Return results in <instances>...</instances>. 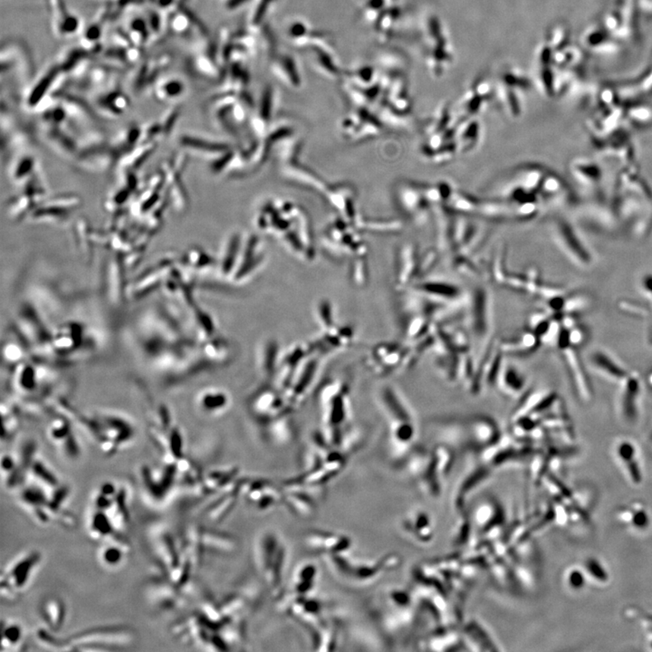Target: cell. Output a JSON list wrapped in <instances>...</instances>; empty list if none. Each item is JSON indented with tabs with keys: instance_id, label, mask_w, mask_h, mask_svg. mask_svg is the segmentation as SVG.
<instances>
[{
	"instance_id": "8",
	"label": "cell",
	"mask_w": 652,
	"mask_h": 652,
	"mask_svg": "<svg viewBox=\"0 0 652 652\" xmlns=\"http://www.w3.org/2000/svg\"><path fill=\"white\" fill-rule=\"evenodd\" d=\"M39 560L40 556L37 553H31L26 558L21 560L11 570L8 576L9 580L8 579L7 582L9 584L12 582L15 589L23 588L28 582V579H30L31 572L33 571L35 566L37 565ZM2 580H5V579L2 578Z\"/></svg>"
},
{
	"instance_id": "3",
	"label": "cell",
	"mask_w": 652,
	"mask_h": 652,
	"mask_svg": "<svg viewBox=\"0 0 652 652\" xmlns=\"http://www.w3.org/2000/svg\"><path fill=\"white\" fill-rule=\"evenodd\" d=\"M620 396V413L627 424L637 422L639 415V399L641 384L639 376L632 373L622 382Z\"/></svg>"
},
{
	"instance_id": "19",
	"label": "cell",
	"mask_w": 652,
	"mask_h": 652,
	"mask_svg": "<svg viewBox=\"0 0 652 652\" xmlns=\"http://www.w3.org/2000/svg\"><path fill=\"white\" fill-rule=\"evenodd\" d=\"M123 553L119 546L107 547L103 553L104 561L109 565H118L122 561Z\"/></svg>"
},
{
	"instance_id": "18",
	"label": "cell",
	"mask_w": 652,
	"mask_h": 652,
	"mask_svg": "<svg viewBox=\"0 0 652 652\" xmlns=\"http://www.w3.org/2000/svg\"><path fill=\"white\" fill-rule=\"evenodd\" d=\"M21 637V628L17 625H8L2 629V645L14 646L18 644Z\"/></svg>"
},
{
	"instance_id": "7",
	"label": "cell",
	"mask_w": 652,
	"mask_h": 652,
	"mask_svg": "<svg viewBox=\"0 0 652 652\" xmlns=\"http://www.w3.org/2000/svg\"><path fill=\"white\" fill-rule=\"evenodd\" d=\"M590 361L594 368L606 376L610 381L619 382L620 384L628 377L629 373L625 371V369L606 353L597 351L591 353Z\"/></svg>"
},
{
	"instance_id": "5",
	"label": "cell",
	"mask_w": 652,
	"mask_h": 652,
	"mask_svg": "<svg viewBox=\"0 0 652 652\" xmlns=\"http://www.w3.org/2000/svg\"><path fill=\"white\" fill-rule=\"evenodd\" d=\"M616 457L625 468L629 480L635 485L642 481L641 463L639 460V451L634 443L629 439H622L615 449Z\"/></svg>"
},
{
	"instance_id": "21",
	"label": "cell",
	"mask_w": 652,
	"mask_h": 652,
	"mask_svg": "<svg viewBox=\"0 0 652 652\" xmlns=\"http://www.w3.org/2000/svg\"><path fill=\"white\" fill-rule=\"evenodd\" d=\"M585 332L584 329L576 325L574 327L569 329L570 344L572 346L577 347L581 346L585 340Z\"/></svg>"
},
{
	"instance_id": "27",
	"label": "cell",
	"mask_w": 652,
	"mask_h": 652,
	"mask_svg": "<svg viewBox=\"0 0 652 652\" xmlns=\"http://www.w3.org/2000/svg\"><path fill=\"white\" fill-rule=\"evenodd\" d=\"M248 1V0H229L227 2V7L230 9L237 8L239 6L242 5L243 3Z\"/></svg>"
},
{
	"instance_id": "23",
	"label": "cell",
	"mask_w": 652,
	"mask_h": 652,
	"mask_svg": "<svg viewBox=\"0 0 652 652\" xmlns=\"http://www.w3.org/2000/svg\"><path fill=\"white\" fill-rule=\"evenodd\" d=\"M275 0H261L258 6V9L255 12V17L253 18V23L258 25L261 23L263 18H264L265 13H267V9L269 8V6L273 3Z\"/></svg>"
},
{
	"instance_id": "11",
	"label": "cell",
	"mask_w": 652,
	"mask_h": 652,
	"mask_svg": "<svg viewBox=\"0 0 652 652\" xmlns=\"http://www.w3.org/2000/svg\"><path fill=\"white\" fill-rule=\"evenodd\" d=\"M632 508L622 511L620 517L623 521H625V523L632 525L633 527L637 529H645L651 523L647 510L639 506H632Z\"/></svg>"
},
{
	"instance_id": "16",
	"label": "cell",
	"mask_w": 652,
	"mask_h": 652,
	"mask_svg": "<svg viewBox=\"0 0 652 652\" xmlns=\"http://www.w3.org/2000/svg\"><path fill=\"white\" fill-rule=\"evenodd\" d=\"M22 499L27 505L33 506L35 509L45 508V506L49 504V499H46L45 494L41 491L39 489L33 487L24 490L23 494H22Z\"/></svg>"
},
{
	"instance_id": "13",
	"label": "cell",
	"mask_w": 652,
	"mask_h": 652,
	"mask_svg": "<svg viewBox=\"0 0 652 652\" xmlns=\"http://www.w3.org/2000/svg\"><path fill=\"white\" fill-rule=\"evenodd\" d=\"M92 530L97 536L102 537H111L115 533V528H113L108 515L102 510H98L94 515L93 519H92Z\"/></svg>"
},
{
	"instance_id": "4",
	"label": "cell",
	"mask_w": 652,
	"mask_h": 652,
	"mask_svg": "<svg viewBox=\"0 0 652 652\" xmlns=\"http://www.w3.org/2000/svg\"><path fill=\"white\" fill-rule=\"evenodd\" d=\"M47 434L53 443L59 445L68 457L77 458L80 454V448L73 432L70 422L64 416L55 418L47 427Z\"/></svg>"
},
{
	"instance_id": "26",
	"label": "cell",
	"mask_w": 652,
	"mask_h": 652,
	"mask_svg": "<svg viewBox=\"0 0 652 652\" xmlns=\"http://www.w3.org/2000/svg\"><path fill=\"white\" fill-rule=\"evenodd\" d=\"M642 288L647 296H651L650 299H652V275L644 277L642 280Z\"/></svg>"
},
{
	"instance_id": "2",
	"label": "cell",
	"mask_w": 652,
	"mask_h": 652,
	"mask_svg": "<svg viewBox=\"0 0 652 652\" xmlns=\"http://www.w3.org/2000/svg\"><path fill=\"white\" fill-rule=\"evenodd\" d=\"M496 80L498 83L496 87L499 96H502L503 100L506 101V104L509 103L512 113H517L519 106L518 92L528 89L530 87V82L521 72L514 68H505L499 73Z\"/></svg>"
},
{
	"instance_id": "6",
	"label": "cell",
	"mask_w": 652,
	"mask_h": 652,
	"mask_svg": "<svg viewBox=\"0 0 652 652\" xmlns=\"http://www.w3.org/2000/svg\"><path fill=\"white\" fill-rule=\"evenodd\" d=\"M575 349V347L570 344V346L563 348L562 350L565 353L566 365H568L570 375L572 376L575 390L577 391L579 396L582 398V400L587 401L591 397L590 384H589L587 375L584 371V367L582 365L581 361L579 359Z\"/></svg>"
},
{
	"instance_id": "22",
	"label": "cell",
	"mask_w": 652,
	"mask_h": 652,
	"mask_svg": "<svg viewBox=\"0 0 652 652\" xmlns=\"http://www.w3.org/2000/svg\"><path fill=\"white\" fill-rule=\"evenodd\" d=\"M620 307H622L623 311L632 313V315L642 316V318H644V316L648 315L647 309H646L645 307L639 305V303L637 306V303L623 302L622 305H620Z\"/></svg>"
},
{
	"instance_id": "20",
	"label": "cell",
	"mask_w": 652,
	"mask_h": 652,
	"mask_svg": "<svg viewBox=\"0 0 652 652\" xmlns=\"http://www.w3.org/2000/svg\"><path fill=\"white\" fill-rule=\"evenodd\" d=\"M68 489L66 487H59L54 494L52 498L49 500L46 508H49L53 512L58 511L63 502L68 498Z\"/></svg>"
},
{
	"instance_id": "12",
	"label": "cell",
	"mask_w": 652,
	"mask_h": 652,
	"mask_svg": "<svg viewBox=\"0 0 652 652\" xmlns=\"http://www.w3.org/2000/svg\"><path fill=\"white\" fill-rule=\"evenodd\" d=\"M23 344L25 341L11 340L3 347V358L8 365L17 366L26 360V351Z\"/></svg>"
},
{
	"instance_id": "10",
	"label": "cell",
	"mask_w": 652,
	"mask_h": 652,
	"mask_svg": "<svg viewBox=\"0 0 652 652\" xmlns=\"http://www.w3.org/2000/svg\"><path fill=\"white\" fill-rule=\"evenodd\" d=\"M65 615L64 604L58 600L49 601L43 607L44 618L53 629L61 628L64 625Z\"/></svg>"
},
{
	"instance_id": "17",
	"label": "cell",
	"mask_w": 652,
	"mask_h": 652,
	"mask_svg": "<svg viewBox=\"0 0 652 652\" xmlns=\"http://www.w3.org/2000/svg\"><path fill=\"white\" fill-rule=\"evenodd\" d=\"M587 575L584 570L579 568H572L568 575V582L570 588L572 590L579 591L587 584Z\"/></svg>"
},
{
	"instance_id": "14",
	"label": "cell",
	"mask_w": 652,
	"mask_h": 652,
	"mask_svg": "<svg viewBox=\"0 0 652 652\" xmlns=\"http://www.w3.org/2000/svg\"><path fill=\"white\" fill-rule=\"evenodd\" d=\"M584 571L587 575L594 579V581L604 584L608 582L609 575L603 563L595 557H589L584 562Z\"/></svg>"
},
{
	"instance_id": "9",
	"label": "cell",
	"mask_w": 652,
	"mask_h": 652,
	"mask_svg": "<svg viewBox=\"0 0 652 652\" xmlns=\"http://www.w3.org/2000/svg\"><path fill=\"white\" fill-rule=\"evenodd\" d=\"M227 396L225 392L217 390L202 391L197 396L196 404L199 410L208 414H217L227 407Z\"/></svg>"
},
{
	"instance_id": "1",
	"label": "cell",
	"mask_w": 652,
	"mask_h": 652,
	"mask_svg": "<svg viewBox=\"0 0 652 652\" xmlns=\"http://www.w3.org/2000/svg\"><path fill=\"white\" fill-rule=\"evenodd\" d=\"M424 58L433 77H443L453 62V54L442 22L434 14L424 20Z\"/></svg>"
},
{
	"instance_id": "24",
	"label": "cell",
	"mask_w": 652,
	"mask_h": 652,
	"mask_svg": "<svg viewBox=\"0 0 652 652\" xmlns=\"http://www.w3.org/2000/svg\"><path fill=\"white\" fill-rule=\"evenodd\" d=\"M17 466L18 465L15 463L14 458H12L11 456L7 455L2 458L1 467L2 470L4 471V472L9 474L13 472L15 468H17Z\"/></svg>"
},
{
	"instance_id": "25",
	"label": "cell",
	"mask_w": 652,
	"mask_h": 652,
	"mask_svg": "<svg viewBox=\"0 0 652 652\" xmlns=\"http://www.w3.org/2000/svg\"><path fill=\"white\" fill-rule=\"evenodd\" d=\"M117 492H118V490L116 489V487L113 483L106 482L101 486L100 494H102V495L115 498Z\"/></svg>"
},
{
	"instance_id": "15",
	"label": "cell",
	"mask_w": 652,
	"mask_h": 652,
	"mask_svg": "<svg viewBox=\"0 0 652 652\" xmlns=\"http://www.w3.org/2000/svg\"><path fill=\"white\" fill-rule=\"evenodd\" d=\"M34 476L50 487L58 485V477L46 466L42 461L35 460L31 467Z\"/></svg>"
}]
</instances>
